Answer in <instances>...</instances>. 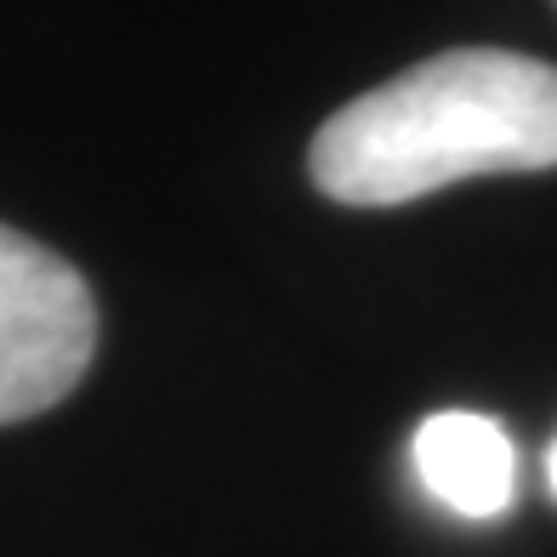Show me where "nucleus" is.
<instances>
[{"mask_svg":"<svg viewBox=\"0 0 557 557\" xmlns=\"http://www.w3.org/2000/svg\"><path fill=\"white\" fill-rule=\"evenodd\" d=\"M410 461L426 495L461 518H500L512 506L518 455H512V438L500 433V421L490 416H472V410L426 416L416 426Z\"/></svg>","mask_w":557,"mask_h":557,"instance_id":"7ed1b4c3","label":"nucleus"},{"mask_svg":"<svg viewBox=\"0 0 557 557\" xmlns=\"http://www.w3.org/2000/svg\"><path fill=\"white\" fill-rule=\"evenodd\" d=\"M546 484H552V495H557V444H552V455H546Z\"/></svg>","mask_w":557,"mask_h":557,"instance_id":"20e7f679","label":"nucleus"},{"mask_svg":"<svg viewBox=\"0 0 557 557\" xmlns=\"http://www.w3.org/2000/svg\"><path fill=\"white\" fill-rule=\"evenodd\" d=\"M91 347L97 308L86 278L0 222V426L63 404L81 387Z\"/></svg>","mask_w":557,"mask_h":557,"instance_id":"f03ea898","label":"nucleus"},{"mask_svg":"<svg viewBox=\"0 0 557 557\" xmlns=\"http://www.w3.org/2000/svg\"><path fill=\"white\" fill-rule=\"evenodd\" d=\"M557 165V69L467 46L352 97L319 125L308 171L336 206H410L467 176Z\"/></svg>","mask_w":557,"mask_h":557,"instance_id":"f257e3e1","label":"nucleus"}]
</instances>
